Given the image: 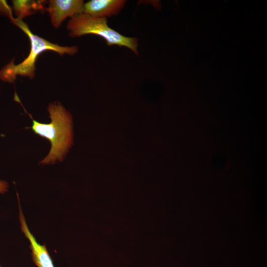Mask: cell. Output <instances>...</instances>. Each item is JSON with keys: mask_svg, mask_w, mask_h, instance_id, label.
Wrapping results in <instances>:
<instances>
[{"mask_svg": "<svg viewBox=\"0 0 267 267\" xmlns=\"http://www.w3.org/2000/svg\"><path fill=\"white\" fill-rule=\"evenodd\" d=\"M67 28L70 37H80L88 34L97 35L104 39L108 46L126 47L138 55V39L126 37L110 28L107 18L95 17L82 13L71 18Z\"/></svg>", "mask_w": 267, "mask_h": 267, "instance_id": "3", "label": "cell"}, {"mask_svg": "<svg viewBox=\"0 0 267 267\" xmlns=\"http://www.w3.org/2000/svg\"><path fill=\"white\" fill-rule=\"evenodd\" d=\"M8 184L7 181L0 179V193L4 194L8 191Z\"/></svg>", "mask_w": 267, "mask_h": 267, "instance_id": "9", "label": "cell"}, {"mask_svg": "<svg viewBox=\"0 0 267 267\" xmlns=\"http://www.w3.org/2000/svg\"><path fill=\"white\" fill-rule=\"evenodd\" d=\"M0 14L6 16L10 20L14 18L11 8L7 4L6 0H0Z\"/></svg>", "mask_w": 267, "mask_h": 267, "instance_id": "8", "label": "cell"}, {"mask_svg": "<svg viewBox=\"0 0 267 267\" xmlns=\"http://www.w3.org/2000/svg\"><path fill=\"white\" fill-rule=\"evenodd\" d=\"M18 204L19 205V219L21 224V229L30 242V248L32 251L31 255L34 263L37 267H54L46 246L38 243L29 230L19 202Z\"/></svg>", "mask_w": 267, "mask_h": 267, "instance_id": "5", "label": "cell"}, {"mask_svg": "<svg viewBox=\"0 0 267 267\" xmlns=\"http://www.w3.org/2000/svg\"><path fill=\"white\" fill-rule=\"evenodd\" d=\"M84 3L82 0H50L46 10L52 25L57 28L67 18L82 13Z\"/></svg>", "mask_w": 267, "mask_h": 267, "instance_id": "4", "label": "cell"}, {"mask_svg": "<svg viewBox=\"0 0 267 267\" xmlns=\"http://www.w3.org/2000/svg\"><path fill=\"white\" fill-rule=\"evenodd\" d=\"M45 1L12 0L16 18L22 20L24 17L35 13L38 10L44 9Z\"/></svg>", "mask_w": 267, "mask_h": 267, "instance_id": "7", "label": "cell"}, {"mask_svg": "<svg viewBox=\"0 0 267 267\" xmlns=\"http://www.w3.org/2000/svg\"><path fill=\"white\" fill-rule=\"evenodd\" d=\"M10 21L27 35L30 41L31 49L27 58L21 63L15 65L13 58L0 70V80L2 81L13 83L17 75L34 78L36 60L39 55L44 51L52 50L60 55L65 54L73 55L78 51L77 45L60 46L34 34L22 20L14 18Z\"/></svg>", "mask_w": 267, "mask_h": 267, "instance_id": "2", "label": "cell"}, {"mask_svg": "<svg viewBox=\"0 0 267 267\" xmlns=\"http://www.w3.org/2000/svg\"><path fill=\"white\" fill-rule=\"evenodd\" d=\"M51 122L41 123L32 120L31 128L35 134L47 139L51 143L48 155L40 162L42 164L54 163L63 161L73 144L72 120L71 114L59 102L49 104L47 108Z\"/></svg>", "mask_w": 267, "mask_h": 267, "instance_id": "1", "label": "cell"}, {"mask_svg": "<svg viewBox=\"0 0 267 267\" xmlns=\"http://www.w3.org/2000/svg\"><path fill=\"white\" fill-rule=\"evenodd\" d=\"M0 267H1L0 266Z\"/></svg>", "mask_w": 267, "mask_h": 267, "instance_id": "10", "label": "cell"}, {"mask_svg": "<svg viewBox=\"0 0 267 267\" xmlns=\"http://www.w3.org/2000/svg\"><path fill=\"white\" fill-rule=\"evenodd\" d=\"M125 0H91L84 3L83 13L98 18L118 14L124 8Z\"/></svg>", "mask_w": 267, "mask_h": 267, "instance_id": "6", "label": "cell"}]
</instances>
